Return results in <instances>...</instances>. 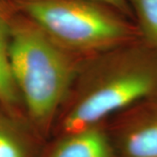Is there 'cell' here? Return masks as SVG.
Masks as SVG:
<instances>
[{"label":"cell","mask_w":157,"mask_h":157,"mask_svg":"<svg viewBox=\"0 0 157 157\" xmlns=\"http://www.w3.org/2000/svg\"><path fill=\"white\" fill-rule=\"evenodd\" d=\"M112 140L100 126L65 134L46 157H118Z\"/></svg>","instance_id":"obj_5"},{"label":"cell","mask_w":157,"mask_h":157,"mask_svg":"<svg viewBox=\"0 0 157 157\" xmlns=\"http://www.w3.org/2000/svg\"><path fill=\"white\" fill-rule=\"evenodd\" d=\"M11 21L0 2V101L6 105H15L19 94L12 78L9 63V43Z\"/></svg>","instance_id":"obj_6"},{"label":"cell","mask_w":157,"mask_h":157,"mask_svg":"<svg viewBox=\"0 0 157 157\" xmlns=\"http://www.w3.org/2000/svg\"><path fill=\"white\" fill-rule=\"evenodd\" d=\"M94 1L100 2L103 5L111 7L113 10L121 13L126 17H134L127 0H94Z\"/></svg>","instance_id":"obj_9"},{"label":"cell","mask_w":157,"mask_h":157,"mask_svg":"<svg viewBox=\"0 0 157 157\" xmlns=\"http://www.w3.org/2000/svg\"><path fill=\"white\" fill-rule=\"evenodd\" d=\"M0 157H33V148L17 125L0 117Z\"/></svg>","instance_id":"obj_8"},{"label":"cell","mask_w":157,"mask_h":157,"mask_svg":"<svg viewBox=\"0 0 157 157\" xmlns=\"http://www.w3.org/2000/svg\"><path fill=\"white\" fill-rule=\"evenodd\" d=\"M9 63L19 96L39 128L52 123L76 75L72 53L24 17L11 21Z\"/></svg>","instance_id":"obj_2"},{"label":"cell","mask_w":157,"mask_h":157,"mask_svg":"<svg viewBox=\"0 0 157 157\" xmlns=\"http://www.w3.org/2000/svg\"><path fill=\"white\" fill-rule=\"evenodd\" d=\"M140 39L157 52V0H127Z\"/></svg>","instance_id":"obj_7"},{"label":"cell","mask_w":157,"mask_h":157,"mask_svg":"<svg viewBox=\"0 0 157 157\" xmlns=\"http://www.w3.org/2000/svg\"><path fill=\"white\" fill-rule=\"evenodd\" d=\"M86 73L63 120L65 134L99 126L157 96V52L140 39L108 51Z\"/></svg>","instance_id":"obj_1"},{"label":"cell","mask_w":157,"mask_h":157,"mask_svg":"<svg viewBox=\"0 0 157 157\" xmlns=\"http://www.w3.org/2000/svg\"><path fill=\"white\" fill-rule=\"evenodd\" d=\"M116 135L120 157H157V96L129 107Z\"/></svg>","instance_id":"obj_4"},{"label":"cell","mask_w":157,"mask_h":157,"mask_svg":"<svg viewBox=\"0 0 157 157\" xmlns=\"http://www.w3.org/2000/svg\"><path fill=\"white\" fill-rule=\"evenodd\" d=\"M17 9L69 52H106L140 39L135 24L94 0H16Z\"/></svg>","instance_id":"obj_3"}]
</instances>
